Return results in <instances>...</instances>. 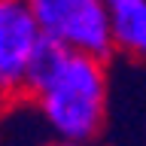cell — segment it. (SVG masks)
I'll list each match as a JSON object with an SVG mask.
<instances>
[{"instance_id":"obj_6","label":"cell","mask_w":146,"mask_h":146,"mask_svg":"<svg viewBox=\"0 0 146 146\" xmlns=\"http://www.w3.org/2000/svg\"><path fill=\"white\" fill-rule=\"evenodd\" d=\"M49 146H85V143H70V140H55V143H49Z\"/></svg>"},{"instance_id":"obj_3","label":"cell","mask_w":146,"mask_h":146,"mask_svg":"<svg viewBox=\"0 0 146 146\" xmlns=\"http://www.w3.org/2000/svg\"><path fill=\"white\" fill-rule=\"evenodd\" d=\"M43 36L25 0H0V85L6 94H25L27 64Z\"/></svg>"},{"instance_id":"obj_5","label":"cell","mask_w":146,"mask_h":146,"mask_svg":"<svg viewBox=\"0 0 146 146\" xmlns=\"http://www.w3.org/2000/svg\"><path fill=\"white\" fill-rule=\"evenodd\" d=\"M67 52H70V49H64L61 43L43 36V43L36 46L34 58H31V64H27V76H25V94L27 98H34L36 91L49 82V76L61 67V61L67 58Z\"/></svg>"},{"instance_id":"obj_1","label":"cell","mask_w":146,"mask_h":146,"mask_svg":"<svg viewBox=\"0 0 146 146\" xmlns=\"http://www.w3.org/2000/svg\"><path fill=\"white\" fill-rule=\"evenodd\" d=\"M40 116L58 140L88 143L100 134L107 116V70L104 58L67 52L61 67L34 94Z\"/></svg>"},{"instance_id":"obj_2","label":"cell","mask_w":146,"mask_h":146,"mask_svg":"<svg viewBox=\"0 0 146 146\" xmlns=\"http://www.w3.org/2000/svg\"><path fill=\"white\" fill-rule=\"evenodd\" d=\"M43 34L70 52L107 58L116 49L107 0H25Z\"/></svg>"},{"instance_id":"obj_4","label":"cell","mask_w":146,"mask_h":146,"mask_svg":"<svg viewBox=\"0 0 146 146\" xmlns=\"http://www.w3.org/2000/svg\"><path fill=\"white\" fill-rule=\"evenodd\" d=\"M116 49L146 61V0H107Z\"/></svg>"}]
</instances>
